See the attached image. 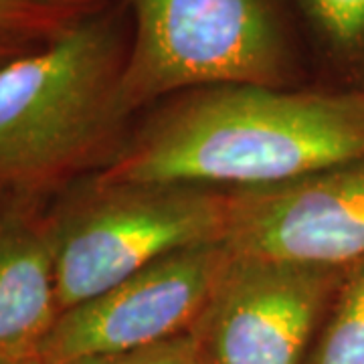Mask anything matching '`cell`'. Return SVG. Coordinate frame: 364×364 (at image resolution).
Returning <instances> with one entry per match:
<instances>
[{
	"label": "cell",
	"instance_id": "cell-1",
	"mask_svg": "<svg viewBox=\"0 0 364 364\" xmlns=\"http://www.w3.org/2000/svg\"><path fill=\"white\" fill-rule=\"evenodd\" d=\"M364 156V91L217 85L152 105L112 162L116 182L259 188Z\"/></svg>",
	"mask_w": 364,
	"mask_h": 364
},
{
	"label": "cell",
	"instance_id": "cell-2",
	"mask_svg": "<svg viewBox=\"0 0 364 364\" xmlns=\"http://www.w3.org/2000/svg\"><path fill=\"white\" fill-rule=\"evenodd\" d=\"M128 0L0 65V195L51 198L105 168L130 134Z\"/></svg>",
	"mask_w": 364,
	"mask_h": 364
},
{
	"label": "cell",
	"instance_id": "cell-3",
	"mask_svg": "<svg viewBox=\"0 0 364 364\" xmlns=\"http://www.w3.org/2000/svg\"><path fill=\"white\" fill-rule=\"evenodd\" d=\"M132 43L122 81L134 114L217 85L301 87L306 51L287 0H128Z\"/></svg>",
	"mask_w": 364,
	"mask_h": 364
},
{
	"label": "cell",
	"instance_id": "cell-4",
	"mask_svg": "<svg viewBox=\"0 0 364 364\" xmlns=\"http://www.w3.org/2000/svg\"><path fill=\"white\" fill-rule=\"evenodd\" d=\"M231 191L85 176L47 203L65 312L181 249L225 243Z\"/></svg>",
	"mask_w": 364,
	"mask_h": 364
},
{
	"label": "cell",
	"instance_id": "cell-5",
	"mask_svg": "<svg viewBox=\"0 0 364 364\" xmlns=\"http://www.w3.org/2000/svg\"><path fill=\"white\" fill-rule=\"evenodd\" d=\"M344 269L233 255L191 330L198 364H306Z\"/></svg>",
	"mask_w": 364,
	"mask_h": 364
},
{
	"label": "cell",
	"instance_id": "cell-6",
	"mask_svg": "<svg viewBox=\"0 0 364 364\" xmlns=\"http://www.w3.org/2000/svg\"><path fill=\"white\" fill-rule=\"evenodd\" d=\"M233 257L225 243L181 249L61 312L41 344L45 364L148 348L191 334Z\"/></svg>",
	"mask_w": 364,
	"mask_h": 364
},
{
	"label": "cell",
	"instance_id": "cell-7",
	"mask_svg": "<svg viewBox=\"0 0 364 364\" xmlns=\"http://www.w3.org/2000/svg\"><path fill=\"white\" fill-rule=\"evenodd\" d=\"M233 255L348 267L364 259V156L298 181L231 191Z\"/></svg>",
	"mask_w": 364,
	"mask_h": 364
},
{
	"label": "cell",
	"instance_id": "cell-8",
	"mask_svg": "<svg viewBox=\"0 0 364 364\" xmlns=\"http://www.w3.org/2000/svg\"><path fill=\"white\" fill-rule=\"evenodd\" d=\"M47 203L0 195V358L39 354L61 316Z\"/></svg>",
	"mask_w": 364,
	"mask_h": 364
},
{
	"label": "cell",
	"instance_id": "cell-9",
	"mask_svg": "<svg viewBox=\"0 0 364 364\" xmlns=\"http://www.w3.org/2000/svg\"><path fill=\"white\" fill-rule=\"evenodd\" d=\"M330 90L364 91V0H287Z\"/></svg>",
	"mask_w": 364,
	"mask_h": 364
},
{
	"label": "cell",
	"instance_id": "cell-10",
	"mask_svg": "<svg viewBox=\"0 0 364 364\" xmlns=\"http://www.w3.org/2000/svg\"><path fill=\"white\" fill-rule=\"evenodd\" d=\"M109 0H0V57L11 61L63 35Z\"/></svg>",
	"mask_w": 364,
	"mask_h": 364
},
{
	"label": "cell",
	"instance_id": "cell-11",
	"mask_svg": "<svg viewBox=\"0 0 364 364\" xmlns=\"http://www.w3.org/2000/svg\"><path fill=\"white\" fill-rule=\"evenodd\" d=\"M306 364H364V259L344 269Z\"/></svg>",
	"mask_w": 364,
	"mask_h": 364
},
{
	"label": "cell",
	"instance_id": "cell-12",
	"mask_svg": "<svg viewBox=\"0 0 364 364\" xmlns=\"http://www.w3.org/2000/svg\"><path fill=\"white\" fill-rule=\"evenodd\" d=\"M63 364H198V358L193 336L184 334L140 350L83 356Z\"/></svg>",
	"mask_w": 364,
	"mask_h": 364
},
{
	"label": "cell",
	"instance_id": "cell-13",
	"mask_svg": "<svg viewBox=\"0 0 364 364\" xmlns=\"http://www.w3.org/2000/svg\"><path fill=\"white\" fill-rule=\"evenodd\" d=\"M0 364H45L41 354H26V356H16V358H0Z\"/></svg>",
	"mask_w": 364,
	"mask_h": 364
},
{
	"label": "cell",
	"instance_id": "cell-14",
	"mask_svg": "<svg viewBox=\"0 0 364 364\" xmlns=\"http://www.w3.org/2000/svg\"><path fill=\"white\" fill-rule=\"evenodd\" d=\"M2 63H6V59H2V57H0V65H2Z\"/></svg>",
	"mask_w": 364,
	"mask_h": 364
}]
</instances>
